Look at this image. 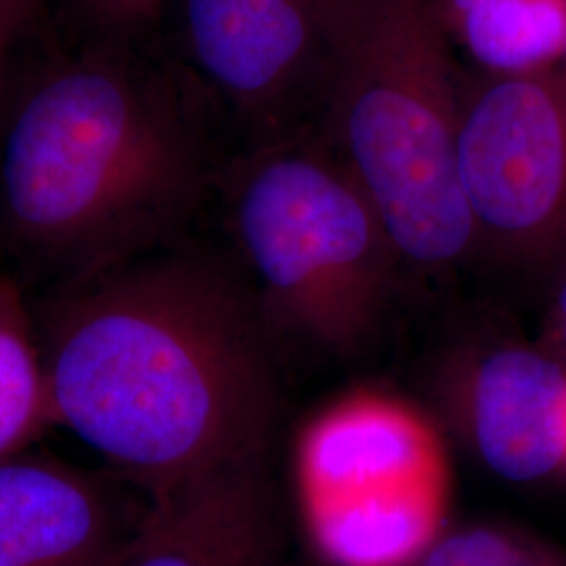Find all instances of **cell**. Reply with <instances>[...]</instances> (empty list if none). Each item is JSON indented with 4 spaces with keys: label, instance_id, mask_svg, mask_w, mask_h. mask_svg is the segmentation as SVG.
Wrapping results in <instances>:
<instances>
[{
    "label": "cell",
    "instance_id": "cell-1",
    "mask_svg": "<svg viewBox=\"0 0 566 566\" xmlns=\"http://www.w3.org/2000/svg\"><path fill=\"white\" fill-rule=\"evenodd\" d=\"M36 329L53 426L147 493L269 455L275 327L238 266L163 245L51 287Z\"/></svg>",
    "mask_w": 566,
    "mask_h": 566
},
{
    "label": "cell",
    "instance_id": "cell-2",
    "mask_svg": "<svg viewBox=\"0 0 566 566\" xmlns=\"http://www.w3.org/2000/svg\"><path fill=\"white\" fill-rule=\"evenodd\" d=\"M202 147L135 41L44 55L0 102V252L63 285L163 248L198 200Z\"/></svg>",
    "mask_w": 566,
    "mask_h": 566
},
{
    "label": "cell",
    "instance_id": "cell-3",
    "mask_svg": "<svg viewBox=\"0 0 566 566\" xmlns=\"http://www.w3.org/2000/svg\"><path fill=\"white\" fill-rule=\"evenodd\" d=\"M325 61L336 156L399 256L439 269L476 252L458 164L462 81L432 0H353Z\"/></svg>",
    "mask_w": 566,
    "mask_h": 566
},
{
    "label": "cell",
    "instance_id": "cell-4",
    "mask_svg": "<svg viewBox=\"0 0 566 566\" xmlns=\"http://www.w3.org/2000/svg\"><path fill=\"white\" fill-rule=\"evenodd\" d=\"M227 219L275 332L336 355L369 340L401 256L338 156L301 145L254 151L229 175Z\"/></svg>",
    "mask_w": 566,
    "mask_h": 566
},
{
    "label": "cell",
    "instance_id": "cell-5",
    "mask_svg": "<svg viewBox=\"0 0 566 566\" xmlns=\"http://www.w3.org/2000/svg\"><path fill=\"white\" fill-rule=\"evenodd\" d=\"M296 510L327 566H418L446 533L453 472L418 405L355 388L319 409L292 453Z\"/></svg>",
    "mask_w": 566,
    "mask_h": 566
},
{
    "label": "cell",
    "instance_id": "cell-6",
    "mask_svg": "<svg viewBox=\"0 0 566 566\" xmlns=\"http://www.w3.org/2000/svg\"><path fill=\"white\" fill-rule=\"evenodd\" d=\"M460 181L476 250L566 271V82L558 70L462 81Z\"/></svg>",
    "mask_w": 566,
    "mask_h": 566
},
{
    "label": "cell",
    "instance_id": "cell-7",
    "mask_svg": "<svg viewBox=\"0 0 566 566\" xmlns=\"http://www.w3.org/2000/svg\"><path fill=\"white\" fill-rule=\"evenodd\" d=\"M447 418L472 455L514 485L565 472L566 357L500 340L455 353L439 378Z\"/></svg>",
    "mask_w": 566,
    "mask_h": 566
},
{
    "label": "cell",
    "instance_id": "cell-8",
    "mask_svg": "<svg viewBox=\"0 0 566 566\" xmlns=\"http://www.w3.org/2000/svg\"><path fill=\"white\" fill-rule=\"evenodd\" d=\"M149 493L114 470L0 460V566H120Z\"/></svg>",
    "mask_w": 566,
    "mask_h": 566
},
{
    "label": "cell",
    "instance_id": "cell-9",
    "mask_svg": "<svg viewBox=\"0 0 566 566\" xmlns=\"http://www.w3.org/2000/svg\"><path fill=\"white\" fill-rule=\"evenodd\" d=\"M187 60L243 118L271 116L327 53V0H179Z\"/></svg>",
    "mask_w": 566,
    "mask_h": 566
},
{
    "label": "cell",
    "instance_id": "cell-10",
    "mask_svg": "<svg viewBox=\"0 0 566 566\" xmlns=\"http://www.w3.org/2000/svg\"><path fill=\"white\" fill-rule=\"evenodd\" d=\"M120 566H283L269 455L149 493Z\"/></svg>",
    "mask_w": 566,
    "mask_h": 566
},
{
    "label": "cell",
    "instance_id": "cell-11",
    "mask_svg": "<svg viewBox=\"0 0 566 566\" xmlns=\"http://www.w3.org/2000/svg\"><path fill=\"white\" fill-rule=\"evenodd\" d=\"M449 42L485 76H533L560 67L565 0H432Z\"/></svg>",
    "mask_w": 566,
    "mask_h": 566
},
{
    "label": "cell",
    "instance_id": "cell-12",
    "mask_svg": "<svg viewBox=\"0 0 566 566\" xmlns=\"http://www.w3.org/2000/svg\"><path fill=\"white\" fill-rule=\"evenodd\" d=\"M53 426L36 317L20 283L0 275V460L23 453Z\"/></svg>",
    "mask_w": 566,
    "mask_h": 566
},
{
    "label": "cell",
    "instance_id": "cell-13",
    "mask_svg": "<svg viewBox=\"0 0 566 566\" xmlns=\"http://www.w3.org/2000/svg\"><path fill=\"white\" fill-rule=\"evenodd\" d=\"M418 566H566V552L504 523L449 528Z\"/></svg>",
    "mask_w": 566,
    "mask_h": 566
},
{
    "label": "cell",
    "instance_id": "cell-14",
    "mask_svg": "<svg viewBox=\"0 0 566 566\" xmlns=\"http://www.w3.org/2000/svg\"><path fill=\"white\" fill-rule=\"evenodd\" d=\"M95 36L135 41L163 13L164 0H74Z\"/></svg>",
    "mask_w": 566,
    "mask_h": 566
},
{
    "label": "cell",
    "instance_id": "cell-15",
    "mask_svg": "<svg viewBox=\"0 0 566 566\" xmlns=\"http://www.w3.org/2000/svg\"><path fill=\"white\" fill-rule=\"evenodd\" d=\"M42 11V0H0V102L11 70V55L32 30Z\"/></svg>",
    "mask_w": 566,
    "mask_h": 566
},
{
    "label": "cell",
    "instance_id": "cell-16",
    "mask_svg": "<svg viewBox=\"0 0 566 566\" xmlns=\"http://www.w3.org/2000/svg\"><path fill=\"white\" fill-rule=\"evenodd\" d=\"M549 336L552 348L566 357V271L560 273V283L549 308Z\"/></svg>",
    "mask_w": 566,
    "mask_h": 566
},
{
    "label": "cell",
    "instance_id": "cell-17",
    "mask_svg": "<svg viewBox=\"0 0 566 566\" xmlns=\"http://www.w3.org/2000/svg\"><path fill=\"white\" fill-rule=\"evenodd\" d=\"M353 0H327V39H329V30L334 28V23L343 15L344 9L350 4Z\"/></svg>",
    "mask_w": 566,
    "mask_h": 566
},
{
    "label": "cell",
    "instance_id": "cell-18",
    "mask_svg": "<svg viewBox=\"0 0 566 566\" xmlns=\"http://www.w3.org/2000/svg\"><path fill=\"white\" fill-rule=\"evenodd\" d=\"M566 4V0H565ZM558 74H560V78L566 82V49H565V60L560 63V67H558Z\"/></svg>",
    "mask_w": 566,
    "mask_h": 566
},
{
    "label": "cell",
    "instance_id": "cell-19",
    "mask_svg": "<svg viewBox=\"0 0 566 566\" xmlns=\"http://www.w3.org/2000/svg\"><path fill=\"white\" fill-rule=\"evenodd\" d=\"M565 472H566V464H565Z\"/></svg>",
    "mask_w": 566,
    "mask_h": 566
}]
</instances>
